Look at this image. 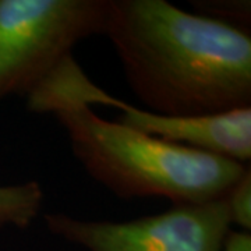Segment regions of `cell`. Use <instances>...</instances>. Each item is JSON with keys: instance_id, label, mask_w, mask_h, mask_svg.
<instances>
[{"instance_id": "obj_1", "label": "cell", "mask_w": 251, "mask_h": 251, "mask_svg": "<svg viewBox=\"0 0 251 251\" xmlns=\"http://www.w3.org/2000/svg\"><path fill=\"white\" fill-rule=\"evenodd\" d=\"M106 35L144 110L172 117L251 108V36L165 0H110Z\"/></svg>"}, {"instance_id": "obj_2", "label": "cell", "mask_w": 251, "mask_h": 251, "mask_svg": "<svg viewBox=\"0 0 251 251\" xmlns=\"http://www.w3.org/2000/svg\"><path fill=\"white\" fill-rule=\"evenodd\" d=\"M52 113L85 172L123 200L165 198L173 205L219 200L250 165L105 120L84 102L62 103Z\"/></svg>"}, {"instance_id": "obj_3", "label": "cell", "mask_w": 251, "mask_h": 251, "mask_svg": "<svg viewBox=\"0 0 251 251\" xmlns=\"http://www.w3.org/2000/svg\"><path fill=\"white\" fill-rule=\"evenodd\" d=\"M110 0H0V100L28 95L105 32Z\"/></svg>"}, {"instance_id": "obj_4", "label": "cell", "mask_w": 251, "mask_h": 251, "mask_svg": "<svg viewBox=\"0 0 251 251\" xmlns=\"http://www.w3.org/2000/svg\"><path fill=\"white\" fill-rule=\"evenodd\" d=\"M48 230L87 251H221L232 229L224 198L179 204L126 222L44 216Z\"/></svg>"}, {"instance_id": "obj_5", "label": "cell", "mask_w": 251, "mask_h": 251, "mask_svg": "<svg viewBox=\"0 0 251 251\" xmlns=\"http://www.w3.org/2000/svg\"><path fill=\"white\" fill-rule=\"evenodd\" d=\"M110 108L120 110L116 120L145 134L216 155L243 165L251 159V108L201 116L156 115L115 98Z\"/></svg>"}, {"instance_id": "obj_6", "label": "cell", "mask_w": 251, "mask_h": 251, "mask_svg": "<svg viewBox=\"0 0 251 251\" xmlns=\"http://www.w3.org/2000/svg\"><path fill=\"white\" fill-rule=\"evenodd\" d=\"M45 193L35 180L0 186V227L27 229L41 214Z\"/></svg>"}, {"instance_id": "obj_7", "label": "cell", "mask_w": 251, "mask_h": 251, "mask_svg": "<svg viewBox=\"0 0 251 251\" xmlns=\"http://www.w3.org/2000/svg\"><path fill=\"white\" fill-rule=\"evenodd\" d=\"M194 14L211 18L250 34V0H191Z\"/></svg>"}, {"instance_id": "obj_8", "label": "cell", "mask_w": 251, "mask_h": 251, "mask_svg": "<svg viewBox=\"0 0 251 251\" xmlns=\"http://www.w3.org/2000/svg\"><path fill=\"white\" fill-rule=\"evenodd\" d=\"M227 208L230 224L236 225L239 230H251V169L246 166L243 175L236 180L224 197Z\"/></svg>"}, {"instance_id": "obj_9", "label": "cell", "mask_w": 251, "mask_h": 251, "mask_svg": "<svg viewBox=\"0 0 251 251\" xmlns=\"http://www.w3.org/2000/svg\"><path fill=\"white\" fill-rule=\"evenodd\" d=\"M221 251H251V234L246 230L230 229Z\"/></svg>"}]
</instances>
